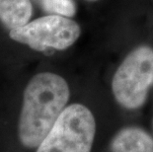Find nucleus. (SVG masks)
<instances>
[{
    "label": "nucleus",
    "instance_id": "39448f33",
    "mask_svg": "<svg viewBox=\"0 0 153 152\" xmlns=\"http://www.w3.org/2000/svg\"><path fill=\"white\" fill-rule=\"evenodd\" d=\"M112 152H153V138L140 128H123L111 141Z\"/></svg>",
    "mask_w": 153,
    "mask_h": 152
},
{
    "label": "nucleus",
    "instance_id": "20e7f679",
    "mask_svg": "<svg viewBox=\"0 0 153 152\" xmlns=\"http://www.w3.org/2000/svg\"><path fill=\"white\" fill-rule=\"evenodd\" d=\"M81 34L75 21L60 15H47L9 31L13 41L38 51L63 50L75 43Z\"/></svg>",
    "mask_w": 153,
    "mask_h": 152
},
{
    "label": "nucleus",
    "instance_id": "f03ea898",
    "mask_svg": "<svg viewBox=\"0 0 153 152\" xmlns=\"http://www.w3.org/2000/svg\"><path fill=\"white\" fill-rule=\"evenodd\" d=\"M96 135L92 112L79 103L68 105L35 152H91Z\"/></svg>",
    "mask_w": 153,
    "mask_h": 152
},
{
    "label": "nucleus",
    "instance_id": "0eeeda50",
    "mask_svg": "<svg viewBox=\"0 0 153 152\" xmlns=\"http://www.w3.org/2000/svg\"><path fill=\"white\" fill-rule=\"evenodd\" d=\"M36 1L48 15L72 17L76 12V6L73 0H36Z\"/></svg>",
    "mask_w": 153,
    "mask_h": 152
},
{
    "label": "nucleus",
    "instance_id": "f257e3e1",
    "mask_svg": "<svg viewBox=\"0 0 153 152\" xmlns=\"http://www.w3.org/2000/svg\"><path fill=\"white\" fill-rule=\"evenodd\" d=\"M69 97L62 76L48 71L34 75L23 92L14 132L0 139V148L10 141L18 149L35 152L67 107Z\"/></svg>",
    "mask_w": 153,
    "mask_h": 152
},
{
    "label": "nucleus",
    "instance_id": "7ed1b4c3",
    "mask_svg": "<svg viewBox=\"0 0 153 152\" xmlns=\"http://www.w3.org/2000/svg\"><path fill=\"white\" fill-rule=\"evenodd\" d=\"M153 86V48L141 46L129 53L112 80L116 101L128 110L143 106Z\"/></svg>",
    "mask_w": 153,
    "mask_h": 152
},
{
    "label": "nucleus",
    "instance_id": "423d86ee",
    "mask_svg": "<svg viewBox=\"0 0 153 152\" xmlns=\"http://www.w3.org/2000/svg\"><path fill=\"white\" fill-rule=\"evenodd\" d=\"M32 13L31 0H0V22L9 31L29 23Z\"/></svg>",
    "mask_w": 153,
    "mask_h": 152
}]
</instances>
